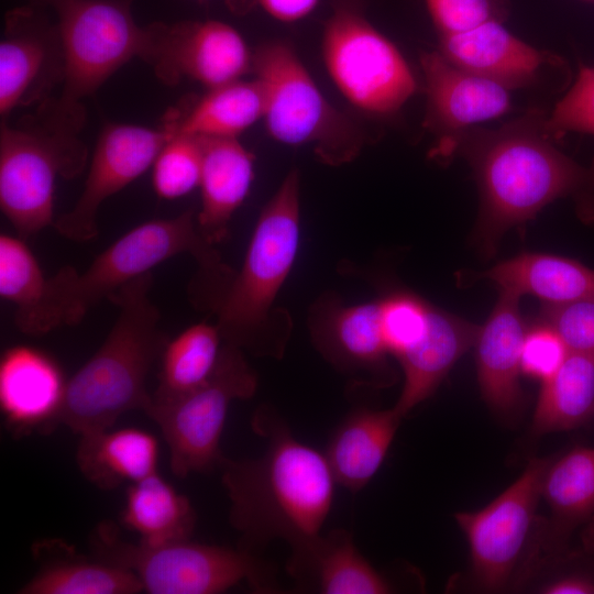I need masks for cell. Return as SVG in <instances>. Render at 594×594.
Segmentation results:
<instances>
[{
	"label": "cell",
	"mask_w": 594,
	"mask_h": 594,
	"mask_svg": "<svg viewBox=\"0 0 594 594\" xmlns=\"http://www.w3.org/2000/svg\"><path fill=\"white\" fill-rule=\"evenodd\" d=\"M252 428L265 440L264 452L254 459L224 457L219 465L239 547L257 552L276 539L292 546L318 535L337 485L324 452L296 439L270 406L256 409Z\"/></svg>",
	"instance_id": "1"
},
{
	"label": "cell",
	"mask_w": 594,
	"mask_h": 594,
	"mask_svg": "<svg viewBox=\"0 0 594 594\" xmlns=\"http://www.w3.org/2000/svg\"><path fill=\"white\" fill-rule=\"evenodd\" d=\"M179 254H190L200 267L196 298L211 308L230 285L237 271L200 233L193 210L176 217L139 224L120 237L79 273L72 266L47 277L43 302L29 336L78 324L103 298L161 263Z\"/></svg>",
	"instance_id": "2"
},
{
	"label": "cell",
	"mask_w": 594,
	"mask_h": 594,
	"mask_svg": "<svg viewBox=\"0 0 594 594\" xmlns=\"http://www.w3.org/2000/svg\"><path fill=\"white\" fill-rule=\"evenodd\" d=\"M152 283L150 272L108 297L117 319L101 346L67 380L57 426L81 436L110 429L127 411L148 408L146 378L167 343L150 298Z\"/></svg>",
	"instance_id": "3"
},
{
	"label": "cell",
	"mask_w": 594,
	"mask_h": 594,
	"mask_svg": "<svg viewBox=\"0 0 594 594\" xmlns=\"http://www.w3.org/2000/svg\"><path fill=\"white\" fill-rule=\"evenodd\" d=\"M300 175L290 170L262 209L244 262L213 308L222 341L255 356L280 359L288 314L273 308L297 256Z\"/></svg>",
	"instance_id": "4"
},
{
	"label": "cell",
	"mask_w": 594,
	"mask_h": 594,
	"mask_svg": "<svg viewBox=\"0 0 594 594\" xmlns=\"http://www.w3.org/2000/svg\"><path fill=\"white\" fill-rule=\"evenodd\" d=\"M473 164L482 202L476 239L487 253L508 229L556 199H594V165L579 164L525 130L493 134L473 155Z\"/></svg>",
	"instance_id": "5"
},
{
	"label": "cell",
	"mask_w": 594,
	"mask_h": 594,
	"mask_svg": "<svg viewBox=\"0 0 594 594\" xmlns=\"http://www.w3.org/2000/svg\"><path fill=\"white\" fill-rule=\"evenodd\" d=\"M95 559L132 571L151 594H217L246 582L257 593H278L275 571L256 552L189 540L150 547L123 540L110 521L92 531Z\"/></svg>",
	"instance_id": "6"
},
{
	"label": "cell",
	"mask_w": 594,
	"mask_h": 594,
	"mask_svg": "<svg viewBox=\"0 0 594 594\" xmlns=\"http://www.w3.org/2000/svg\"><path fill=\"white\" fill-rule=\"evenodd\" d=\"M253 73L264 91L263 121L275 141L311 147L324 164L351 162L362 146L356 127L336 109L297 54L283 43L254 54Z\"/></svg>",
	"instance_id": "7"
},
{
	"label": "cell",
	"mask_w": 594,
	"mask_h": 594,
	"mask_svg": "<svg viewBox=\"0 0 594 594\" xmlns=\"http://www.w3.org/2000/svg\"><path fill=\"white\" fill-rule=\"evenodd\" d=\"M256 388L257 376L244 351L223 342L217 365L206 382L145 411L162 431L175 476L219 468L224 458L220 439L230 405L253 397Z\"/></svg>",
	"instance_id": "8"
},
{
	"label": "cell",
	"mask_w": 594,
	"mask_h": 594,
	"mask_svg": "<svg viewBox=\"0 0 594 594\" xmlns=\"http://www.w3.org/2000/svg\"><path fill=\"white\" fill-rule=\"evenodd\" d=\"M63 61V113L94 94L114 72L142 56L147 29L122 0H53Z\"/></svg>",
	"instance_id": "9"
},
{
	"label": "cell",
	"mask_w": 594,
	"mask_h": 594,
	"mask_svg": "<svg viewBox=\"0 0 594 594\" xmlns=\"http://www.w3.org/2000/svg\"><path fill=\"white\" fill-rule=\"evenodd\" d=\"M551 459H530L522 473L486 506L455 513L469 544L476 588L501 592L517 584L538 522L542 479Z\"/></svg>",
	"instance_id": "10"
},
{
	"label": "cell",
	"mask_w": 594,
	"mask_h": 594,
	"mask_svg": "<svg viewBox=\"0 0 594 594\" xmlns=\"http://www.w3.org/2000/svg\"><path fill=\"white\" fill-rule=\"evenodd\" d=\"M321 48L333 85L362 111L392 113L415 92V78L397 47L354 11L332 14Z\"/></svg>",
	"instance_id": "11"
},
{
	"label": "cell",
	"mask_w": 594,
	"mask_h": 594,
	"mask_svg": "<svg viewBox=\"0 0 594 594\" xmlns=\"http://www.w3.org/2000/svg\"><path fill=\"white\" fill-rule=\"evenodd\" d=\"M86 153L68 135H48L2 123L0 133V207L21 238L54 224L58 176L72 178Z\"/></svg>",
	"instance_id": "12"
},
{
	"label": "cell",
	"mask_w": 594,
	"mask_h": 594,
	"mask_svg": "<svg viewBox=\"0 0 594 594\" xmlns=\"http://www.w3.org/2000/svg\"><path fill=\"white\" fill-rule=\"evenodd\" d=\"M174 121L163 128L108 124L96 144L81 194L70 210L55 219L56 231L76 242L95 239L101 205L152 167L175 132Z\"/></svg>",
	"instance_id": "13"
},
{
	"label": "cell",
	"mask_w": 594,
	"mask_h": 594,
	"mask_svg": "<svg viewBox=\"0 0 594 594\" xmlns=\"http://www.w3.org/2000/svg\"><path fill=\"white\" fill-rule=\"evenodd\" d=\"M142 56L163 80L187 77L208 89L242 79L254 58L239 31L218 20L147 28Z\"/></svg>",
	"instance_id": "14"
},
{
	"label": "cell",
	"mask_w": 594,
	"mask_h": 594,
	"mask_svg": "<svg viewBox=\"0 0 594 594\" xmlns=\"http://www.w3.org/2000/svg\"><path fill=\"white\" fill-rule=\"evenodd\" d=\"M308 328L321 356L355 385L382 388L394 383L378 299L348 305L326 293L310 307Z\"/></svg>",
	"instance_id": "15"
},
{
	"label": "cell",
	"mask_w": 594,
	"mask_h": 594,
	"mask_svg": "<svg viewBox=\"0 0 594 594\" xmlns=\"http://www.w3.org/2000/svg\"><path fill=\"white\" fill-rule=\"evenodd\" d=\"M541 498L549 516L537 522L524 579L541 562L553 563L566 556L572 532L594 516V447H574L552 458L542 479Z\"/></svg>",
	"instance_id": "16"
},
{
	"label": "cell",
	"mask_w": 594,
	"mask_h": 594,
	"mask_svg": "<svg viewBox=\"0 0 594 594\" xmlns=\"http://www.w3.org/2000/svg\"><path fill=\"white\" fill-rule=\"evenodd\" d=\"M520 297L501 292L475 342L476 372L482 399L504 422H515L525 407L520 385V351L526 333Z\"/></svg>",
	"instance_id": "17"
},
{
	"label": "cell",
	"mask_w": 594,
	"mask_h": 594,
	"mask_svg": "<svg viewBox=\"0 0 594 594\" xmlns=\"http://www.w3.org/2000/svg\"><path fill=\"white\" fill-rule=\"evenodd\" d=\"M67 381L45 352L26 345L8 349L0 361V408L7 427L20 436L57 427Z\"/></svg>",
	"instance_id": "18"
},
{
	"label": "cell",
	"mask_w": 594,
	"mask_h": 594,
	"mask_svg": "<svg viewBox=\"0 0 594 594\" xmlns=\"http://www.w3.org/2000/svg\"><path fill=\"white\" fill-rule=\"evenodd\" d=\"M286 571L295 588L319 594H386L392 582L360 552L350 531L333 529L290 546Z\"/></svg>",
	"instance_id": "19"
},
{
	"label": "cell",
	"mask_w": 594,
	"mask_h": 594,
	"mask_svg": "<svg viewBox=\"0 0 594 594\" xmlns=\"http://www.w3.org/2000/svg\"><path fill=\"white\" fill-rule=\"evenodd\" d=\"M480 328L432 306L426 334L398 361L404 384L394 407L404 418L432 396L457 361L475 345Z\"/></svg>",
	"instance_id": "20"
},
{
	"label": "cell",
	"mask_w": 594,
	"mask_h": 594,
	"mask_svg": "<svg viewBox=\"0 0 594 594\" xmlns=\"http://www.w3.org/2000/svg\"><path fill=\"white\" fill-rule=\"evenodd\" d=\"M429 109L448 128H463L497 118L510 108L508 88L462 69L442 54L421 56Z\"/></svg>",
	"instance_id": "21"
},
{
	"label": "cell",
	"mask_w": 594,
	"mask_h": 594,
	"mask_svg": "<svg viewBox=\"0 0 594 594\" xmlns=\"http://www.w3.org/2000/svg\"><path fill=\"white\" fill-rule=\"evenodd\" d=\"M202 145L200 233L211 244L224 240L233 213L254 178V157L238 139L199 138Z\"/></svg>",
	"instance_id": "22"
},
{
	"label": "cell",
	"mask_w": 594,
	"mask_h": 594,
	"mask_svg": "<svg viewBox=\"0 0 594 594\" xmlns=\"http://www.w3.org/2000/svg\"><path fill=\"white\" fill-rule=\"evenodd\" d=\"M403 419L394 406L351 410L324 451L337 484L354 493L364 488L384 463Z\"/></svg>",
	"instance_id": "23"
},
{
	"label": "cell",
	"mask_w": 594,
	"mask_h": 594,
	"mask_svg": "<svg viewBox=\"0 0 594 594\" xmlns=\"http://www.w3.org/2000/svg\"><path fill=\"white\" fill-rule=\"evenodd\" d=\"M442 52L455 66L507 88L526 84L541 64L538 51L493 19L466 32L443 35Z\"/></svg>",
	"instance_id": "24"
},
{
	"label": "cell",
	"mask_w": 594,
	"mask_h": 594,
	"mask_svg": "<svg viewBox=\"0 0 594 594\" xmlns=\"http://www.w3.org/2000/svg\"><path fill=\"white\" fill-rule=\"evenodd\" d=\"M501 292L519 297L532 295L549 305L594 299V271L578 261L544 254L521 253L482 274Z\"/></svg>",
	"instance_id": "25"
},
{
	"label": "cell",
	"mask_w": 594,
	"mask_h": 594,
	"mask_svg": "<svg viewBox=\"0 0 594 594\" xmlns=\"http://www.w3.org/2000/svg\"><path fill=\"white\" fill-rule=\"evenodd\" d=\"M76 462L91 484L112 490L157 472L158 442L139 428L86 433L80 436Z\"/></svg>",
	"instance_id": "26"
},
{
	"label": "cell",
	"mask_w": 594,
	"mask_h": 594,
	"mask_svg": "<svg viewBox=\"0 0 594 594\" xmlns=\"http://www.w3.org/2000/svg\"><path fill=\"white\" fill-rule=\"evenodd\" d=\"M50 554L35 575L18 592L21 594H135L144 591L130 570L95 559L89 561L58 540L38 543Z\"/></svg>",
	"instance_id": "27"
},
{
	"label": "cell",
	"mask_w": 594,
	"mask_h": 594,
	"mask_svg": "<svg viewBox=\"0 0 594 594\" xmlns=\"http://www.w3.org/2000/svg\"><path fill=\"white\" fill-rule=\"evenodd\" d=\"M197 515L191 502L158 473L130 484L121 521L150 547L189 540Z\"/></svg>",
	"instance_id": "28"
},
{
	"label": "cell",
	"mask_w": 594,
	"mask_h": 594,
	"mask_svg": "<svg viewBox=\"0 0 594 594\" xmlns=\"http://www.w3.org/2000/svg\"><path fill=\"white\" fill-rule=\"evenodd\" d=\"M48 32L31 11L13 12L0 43V113L25 103L48 68L52 56Z\"/></svg>",
	"instance_id": "29"
},
{
	"label": "cell",
	"mask_w": 594,
	"mask_h": 594,
	"mask_svg": "<svg viewBox=\"0 0 594 594\" xmlns=\"http://www.w3.org/2000/svg\"><path fill=\"white\" fill-rule=\"evenodd\" d=\"M594 421V359L570 353L558 372L541 383L530 424L540 438L570 431Z\"/></svg>",
	"instance_id": "30"
},
{
	"label": "cell",
	"mask_w": 594,
	"mask_h": 594,
	"mask_svg": "<svg viewBox=\"0 0 594 594\" xmlns=\"http://www.w3.org/2000/svg\"><path fill=\"white\" fill-rule=\"evenodd\" d=\"M261 82L239 79L208 92L184 119L175 118L176 131L196 138L238 139L264 116Z\"/></svg>",
	"instance_id": "31"
},
{
	"label": "cell",
	"mask_w": 594,
	"mask_h": 594,
	"mask_svg": "<svg viewBox=\"0 0 594 594\" xmlns=\"http://www.w3.org/2000/svg\"><path fill=\"white\" fill-rule=\"evenodd\" d=\"M222 344L218 327L206 322L193 324L167 341L148 408L168 404L206 382L217 365Z\"/></svg>",
	"instance_id": "32"
},
{
	"label": "cell",
	"mask_w": 594,
	"mask_h": 594,
	"mask_svg": "<svg viewBox=\"0 0 594 594\" xmlns=\"http://www.w3.org/2000/svg\"><path fill=\"white\" fill-rule=\"evenodd\" d=\"M47 277L23 238L0 235V296L15 306L14 324L28 334L41 307Z\"/></svg>",
	"instance_id": "33"
},
{
	"label": "cell",
	"mask_w": 594,
	"mask_h": 594,
	"mask_svg": "<svg viewBox=\"0 0 594 594\" xmlns=\"http://www.w3.org/2000/svg\"><path fill=\"white\" fill-rule=\"evenodd\" d=\"M202 145L199 138L176 131L152 165V183L162 199L180 198L199 187Z\"/></svg>",
	"instance_id": "34"
},
{
	"label": "cell",
	"mask_w": 594,
	"mask_h": 594,
	"mask_svg": "<svg viewBox=\"0 0 594 594\" xmlns=\"http://www.w3.org/2000/svg\"><path fill=\"white\" fill-rule=\"evenodd\" d=\"M378 302L387 351L399 361L426 334L432 305L404 290L386 294Z\"/></svg>",
	"instance_id": "35"
},
{
	"label": "cell",
	"mask_w": 594,
	"mask_h": 594,
	"mask_svg": "<svg viewBox=\"0 0 594 594\" xmlns=\"http://www.w3.org/2000/svg\"><path fill=\"white\" fill-rule=\"evenodd\" d=\"M551 134L581 132L594 135V67H581L564 97L546 122Z\"/></svg>",
	"instance_id": "36"
},
{
	"label": "cell",
	"mask_w": 594,
	"mask_h": 594,
	"mask_svg": "<svg viewBox=\"0 0 594 594\" xmlns=\"http://www.w3.org/2000/svg\"><path fill=\"white\" fill-rule=\"evenodd\" d=\"M540 319L561 336L570 353L594 359V299L543 304Z\"/></svg>",
	"instance_id": "37"
},
{
	"label": "cell",
	"mask_w": 594,
	"mask_h": 594,
	"mask_svg": "<svg viewBox=\"0 0 594 594\" xmlns=\"http://www.w3.org/2000/svg\"><path fill=\"white\" fill-rule=\"evenodd\" d=\"M569 354L561 336L541 321L526 330L520 351L521 374L542 383L558 372Z\"/></svg>",
	"instance_id": "38"
},
{
	"label": "cell",
	"mask_w": 594,
	"mask_h": 594,
	"mask_svg": "<svg viewBox=\"0 0 594 594\" xmlns=\"http://www.w3.org/2000/svg\"><path fill=\"white\" fill-rule=\"evenodd\" d=\"M443 35L458 34L491 20L490 0H426Z\"/></svg>",
	"instance_id": "39"
},
{
	"label": "cell",
	"mask_w": 594,
	"mask_h": 594,
	"mask_svg": "<svg viewBox=\"0 0 594 594\" xmlns=\"http://www.w3.org/2000/svg\"><path fill=\"white\" fill-rule=\"evenodd\" d=\"M544 594H594V565L574 564L539 586Z\"/></svg>",
	"instance_id": "40"
},
{
	"label": "cell",
	"mask_w": 594,
	"mask_h": 594,
	"mask_svg": "<svg viewBox=\"0 0 594 594\" xmlns=\"http://www.w3.org/2000/svg\"><path fill=\"white\" fill-rule=\"evenodd\" d=\"M260 7L273 19L284 22H298L310 15L320 0H256Z\"/></svg>",
	"instance_id": "41"
},
{
	"label": "cell",
	"mask_w": 594,
	"mask_h": 594,
	"mask_svg": "<svg viewBox=\"0 0 594 594\" xmlns=\"http://www.w3.org/2000/svg\"><path fill=\"white\" fill-rule=\"evenodd\" d=\"M587 522L584 536L585 549L587 553L594 556V516Z\"/></svg>",
	"instance_id": "42"
}]
</instances>
